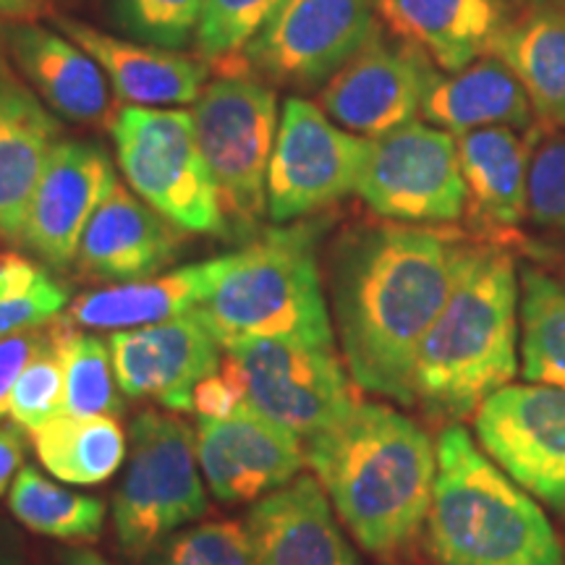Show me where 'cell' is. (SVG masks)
I'll return each instance as SVG.
<instances>
[{
	"mask_svg": "<svg viewBox=\"0 0 565 565\" xmlns=\"http://www.w3.org/2000/svg\"><path fill=\"white\" fill-rule=\"evenodd\" d=\"M471 242L395 221L343 228L324 257V288L341 356L359 391L414 406L422 341L454 291Z\"/></svg>",
	"mask_w": 565,
	"mask_h": 565,
	"instance_id": "6da1fadb",
	"label": "cell"
},
{
	"mask_svg": "<svg viewBox=\"0 0 565 565\" xmlns=\"http://www.w3.org/2000/svg\"><path fill=\"white\" fill-rule=\"evenodd\" d=\"M307 466L356 545L372 555L406 550L427 524L437 445L419 422L377 401H356L303 440Z\"/></svg>",
	"mask_w": 565,
	"mask_h": 565,
	"instance_id": "7a4b0ae2",
	"label": "cell"
},
{
	"mask_svg": "<svg viewBox=\"0 0 565 565\" xmlns=\"http://www.w3.org/2000/svg\"><path fill=\"white\" fill-rule=\"evenodd\" d=\"M519 267L508 246L471 242L454 291L422 341L414 406L458 424L519 374Z\"/></svg>",
	"mask_w": 565,
	"mask_h": 565,
	"instance_id": "3957f363",
	"label": "cell"
},
{
	"mask_svg": "<svg viewBox=\"0 0 565 565\" xmlns=\"http://www.w3.org/2000/svg\"><path fill=\"white\" fill-rule=\"evenodd\" d=\"M328 215L259 231L228 265L194 317L221 349L233 343L280 338L335 349L333 317L320 263Z\"/></svg>",
	"mask_w": 565,
	"mask_h": 565,
	"instance_id": "277c9868",
	"label": "cell"
},
{
	"mask_svg": "<svg viewBox=\"0 0 565 565\" xmlns=\"http://www.w3.org/2000/svg\"><path fill=\"white\" fill-rule=\"evenodd\" d=\"M437 475L424 536L440 565H565L540 503L461 424L437 435Z\"/></svg>",
	"mask_w": 565,
	"mask_h": 565,
	"instance_id": "5b68a950",
	"label": "cell"
},
{
	"mask_svg": "<svg viewBox=\"0 0 565 565\" xmlns=\"http://www.w3.org/2000/svg\"><path fill=\"white\" fill-rule=\"evenodd\" d=\"M192 121L231 238L257 236L267 217L278 92L252 74H217L194 103Z\"/></svg>",
	"mask_w": 565,
	"mask_h": 565,
	"instance_id": "8992f818",
	"label": "cell"
},
{
	"mask_svg": "<svg viewBox=\"0 0 565 565\" xmlns=\"http://www.w3.org/2000/svg\"><path fill=\"white\" fill-rule=\"evenodd\" d=\"M202 477L196 429L154 408L134 416L110 511L118 547L141 561L179 529L196 524L210 508Z\"/></svg>",
	"mask_w": 565,
	"mask_h": 565,
	"instance_id": "52a82bcc",
	"label": "cell"
},
{
	"mask_svg": "<svg viewBox=\"0 0 565 565\" xmlns=\"http://www.w3.org/2000/svg\"><path fill=\"white\" fill-rule=\"evenodd\" d=\"M126 186L186 233L231 238L192 110L129 105L110 126Z\"/></svg>",
	"mask_w": 565,
	"mask_h": 565,
	"instance_id": "ba28073f",
	"label": "cell"
},
{
	"mask_svg": "<svg viewBox=\"0 0 565 565\" xmlns=\"http://www.w3.org/2000/svg\"><path fill=\"white\" fill-rule=\"evenodd\" d=\"M377 0H282L217 74H252L273 87L322 89L377 30Z\"/></svg>",
	"mask_w": 565,
	"mask_h": 565,
	"instance_id": "9c48e42d",
	"label": "cell"
},
{
	"mask_svg": "<svg viewBox=\"0 0 565 565\" xmlns=\"http://www.w3.org/2000/svg\"><path fill=\"white\" fill-rule=\"evenodd\" d=\"M356 194L383 221L456 223L469 200L456 134L412 121L370 139Z\"/></svg>",
	"mask_w": 565,
	"mask_h": 565,
	"instance_id": "30bf717a",
	"label": "cell"
},
{
	"mask_svg": "<svg viewBox=\"0 0 565 565\" xmlns=\"http://www.w3.org/2000/svg\"><path fill=\"white\" fill-rule=\"evenodd\" d=\"M370 139L345 131L307 97L282 103L267 171V217L294 223L356 194Z\"/></svg>",
	"mask_w": 565,
	"mask_h": 565,
	"instance_id": "8fae6325",
	"label": "cell"
},
{
	"mask_svg": "<svg viewBox=\"0 0 565 565\" xmlns=\"http://www.w3.org/2000/svg\"><path fill=\"white\" fill-rule=\"evenodd\" d=\"M223 359L242 380L246 404L301 440L341 419L359 401L335 349L259 338L228 345Z\"/></svg>",
	"mask_w": 565,
	"mask_h": 565,
	"instance_id": "7c38bea8",
	"label": "cell"
},
{
	"mask_svg": "<svg viewBox=\"0 0 565 565\" xmlns=\"http://www.w3.org/2000/svg\"><path fill=\"white\" fill-rule=\"evenodd\" d=\"M475 433L521 490L565 515V387H500L477 408Z\"/></svg>",
	"mask_w": 565,
	"mask_h": 565,
	"instance_id": "4fadbf2b",
	"label": "cell"
},
{
	"mask_svg": "<svg viewBox=\"0 0 565 565\" xmlns=\"http://www.w3.org/2000/svg\"><path fill=\"white\" fill-rule=\"evenodd\" d=\"M440 68L422 47L377 26L364 47L324 87L317 105L341 129L374 139L416 121Z\"/></svg>",
	"mask_w": 565,
	"mask_h": 565,
	"instance_id": "5bb4252c",
	"label": "cell"
},
{
	"mask_svg": "<svg viewBox=\"0 0 565 565\" xmlns=\"http://www.w3.org/2000/svg\"><path fill=\"white\" fill-rule=\"evenodd\" d=\"M196 456L221 503H257L291 484L307 463L301 437L249 404L223 419H200Z\"/></svg>",
	"mask_w": 565,
	"mask_h": 565,
	"instance_id": "9a60e30c",
	"label": "cell"
},
{
	"mask_svg": "<svg viewBox=\"0 0 565 565\" xmlns=\"http://www.w3.org/2000/svg\"><path fill=\"white\" fill-rule=\"evenodd\" d=\"M108 349L126 398H150L173 414L192 412L194 387L221 372L223 349L196 317L110 333Z\"/></svg>",
	"mask_w": 565,
	"mask_h": 565,
	"instance_id": "2e32d148",
	"label": "cell"
},
{
	"mask_svg": "<svg viewBox=\"0 0 565 565\" xmlns=\"http://www.w3.org/2000/svg\"><path fill=\"white\" fill-rule=\"evenodd\" d=\"M116 181L100 145L61 139L34 189L21 246L51 270H66L76 263L89 217Z\"/></svg>",
	"mask_w": 565,
	"mask_h": 565,
	"instance_id": "e0dca14e",
	"label": "cell"
},
{
	"mask_svg": "<svg viewBox=\"0 0 565 565\" xmlns=\"http://www.w3.org/2000/svg\"><path fill=\"white\" fill-rule=\"evenodd\" d=\"M244 524L252 565H362L315 475L252 503Z\"/></svg>",
	"mask_w": 565,
	"mask_h": 565,
	"instance_id": "ac0fdd59",
	"label": "cell"
},
{
	"mask_svg": "<svg viewBox=\"0 0 565 565\" xmlns=\"http://www.w3.org/2000/svg\"><path fill=\"white\" fill-rule=\"evenodd\" d=\"M183 242L186 231L116 181L84 228L76 267L84 278L110 286L152 278L175 263Z\"/></svg>",
	"mask_w": 565,
	"mask_h": 565,
	"instance_id": "d6986e66",
	"label": "cell"
},
{
	"mask_svg": "<svg viewBox=\"0 0 565 565\" xmlns=\"http://www.w3.org/2000/svg\"><path fill=\"white\" fill-rule=\"evenodd\" d=\"M466 181V212L482 242L524 246L519 225L526 217L529 160L534 126L515 131L508 126L463 131L456 137Z\"/></svg>",
	"mask_w": 565,
	"mask_h": 565,
	"instance_id": "ffe728a7",
	"label": "cell"
},
{
	"mask_svg": "<svg viewBox=\"0 0 565 565\" xmlns=\"http://www.w3.org/2000/svg\"><path fill=\"white\" fill-rule=\"evenodd\" d=\"M51 21L61 34L74 40L97 61L118 100L137 108H173L196 103L207 87L210 63H204L196 53L186 55L141 45L71 17H53Z\"/></svg>",
	"mask_w": 565,
	"mask_h": 565,
	"instance_id": "44dd1931",
	"label": "cell"
},
{
	"mask_svg": "<svg viewBox=\"0 0 565 565\" xmlns=\"http://www.w3.org/2000/svg\"><path fill=\"white\" fill-rule=\"evenodd\" d=\"M6 42L21 76L55 116L74 124L113 126L108 76L84 47L40 24H13Z\"/></svg>",
	"mask_w": 565,
	"mask_h": 565,
	"instance_id": "7402d4cb",
	"label": "cell"
},
{
	"mask_svg": "<svg viewBox=\"0 0 565 565\" xmlns=\"http://www.w3.org/2000/svg\"><path fill=\"white\" fill-rule=\"evenodd\" d=\"M58 141V116L0 63V238L9 244L21 246L34 189Z\"/></svg>",
	"mask_w": 565,
	"mask_h": 565,
	"instance_id": "603a6c76",
	"label": "cell"
},
{
	"mask_svg": "<svg viewBox=\"0 0 565 565\" xmlns=\"http://www.w3.org/2000/svg\"><path fill=\"white\" fill-rule=\"evenodd\" d=\"M225 265H228V254L175 267L162 275L158 273L152 278L95 288L68 301L63 317L74 328L92 330V333H118V330L175 320V317L194 312L207 299Z\"/></svg>",
	"mask_w": 565,
	"mask_h": 565,
	"instance_id": "cb8c5ba5",
	"label": "cell"
},
{
	"mask_svg": "<svg viewBox=\"0 0 565 565\" xmlns=\"http://www.w3.org/2000/svg\"><path fill=\"white\" fill-rule=\"evenodd\" d=\"M513 13L511 0H377L387 32L422 47L445 74L490 55Z\"/></svg>",
	"mask_w": 565,
	"mask_h": 565,
	"instance_id": "d4e9b609",
	"label": "cell"
},
{
	"mask_svg": "<svg viewBox=\"0 0 565 565\" xmlns=\"http://www.w3.org/2000/svg\"><path fill=\"white\" fill-rule=\"evenodd\" d=\"M490 53L519 76L536 124L565 129V0L515 11Z\"/></svg>",
	"mask_w": 565,
	"mask_h": 565,
	"instance_id": "484cf974",
	"label": "cell"
},
{
	"mask_svg": "<svg viewBox=\"0 0 565 565\" xmlns=\"http://www.w3.org/2000/svg\"><path fill=\"white\" fill-rule=\"evenodd\" d=\"M424 121L450 134H463L487 126H508L529 131L536 124L519 76L498 55H482L456 74L435 82L422 105Z\"/></svg>",
	"mask_w": 565,
	"mask_h": 565,
	"instance_id": "4316f807",
	"label": "cell"
},
{
	"mask_svg": "<svg viewBox=\"0 0 565 565\" xmlns=\"http://www.w3.org/2000/svg\"><path fill=\"white\" fill-rule=\"evenodd\" d=\"M30 437L47 475L71 487L108 482L129 456V437L116 416L61 414Z\"/></svg>",
	"mask_w": 565,
	"mask_h": 565,
	"instance_id": "83f0119b",
	"label": "cell"
},
{
	"mask_svg": "<svg viewBox=\"0 0 565 565\" xmlns=\"http://www.w3.org/2000/svg\"><path fill=\"white\" fill-rule=\"evenodd\" d=\"M521 372L526 383L565 387V286L545 267L519 270Z\"/></svg>",
	"mask_w": 565,
	"mask_h": 565,
	"instance_id": "f1b7e54d",
	"label": "cell"
},
{
	"mask_svg": "<svg viewBox=\"0 0 565 565\" xmlns=\"http://www.w3.org/2000/svg\"><path fill=\"white\" fill-rule=\"evenodd\" d=\"M9 511L30 532L63 542H95L108 519L105 500L51 482L34 466H21L13 479Z\"/></svg>",
	"mask_w": 565,
	"mask_h": 565,
	"instance_id": "f546056e",
	"label": "cell"
},
{
	"mask_svg": "<svg viewBox=\"0 0 565 565\" xmlns=\"http://www.w3.org/2000/svg\"><path fill=\"white\" fill-rule=\"evenodd\" d=\"M63 364V414L68 416H118L124 393L118 387L108 341L92 330L74 328L66 317L55 320Z\"/></svg>",
	"mask_w": 565,
	"mask_h": 565,
	"instance_id": "4dcf8cb0",
	"label": "cell"
},
{
	"mask_svg": "<svg viewBox=\"0 0 565 565\" xmlns=\"http://www.w3.org/2000/svg\"><path fill=\"white\" fill-rule=\"evenodd\" d=\"M207 0H113L110 24L126 40L162 51L194 45Z\"/></svg>",
	"mask_w": 565,
	"mask_h": 565,
	"instance_id": "1f68e13d",
	"label": "cell"
},
{
	"mask_svg": "<svg viewBox=\"0 0 565 565\" xmlns=\"http://www.w3.org/2000/svg\"><path fill=\"white\" fill-rule=\"evenodd\" d=\"M141 565H252L244 521H202L162 540L141 557Z\"/></svg>",
	"mask_w": 565,
	"mask_h": 565,
	"instance_id": "d6a6232c",
	"label": "cell"
},
{
	"mask_svg": "<svg viewBox=\"0 0 565 565\" xmlns=\"http://www.w3.org/2000/svg\"><path fill=\"white\" fill-rule=\"evenodd\" d=\"M55 320L47 324L45 341L24 366L11 393V419L26 435L38 433L63 414V364Z\"/></svg>",
	"mask_w": 565,
	"mask_h": 565,
	"instance_id": "836d02e7",
	"label": "cell"
},
{
	"mask_svg": "<svg viewBox=\"0 0 565 565\" xmlns=\"http://www.w3.org/2000/svg\"><path fill=\"white\" fill-rule=\"evenodd\" d=\"M280 3L282 0H207L194 53L210 63V68L236 58Z\"/></svg>",
	"mask_w": 565,
	"mask_h": 565,
	"instance_id": "e575fe53",
	"label": "cell"
},
{
	"mask_svg": "<svg viewBox=\"0 0 565 565\" xmlns=\"http://www.w3.org/2000/svg\"><path fill=\"white\" fill-rule=\"evenodd\" d=\"M526 217L540 228L565 233V129L534 124Z\"/></svg>",
	"mask_w": 565,
	"mask_h": 565,
	"instance_id": "d590c367",
	"label": "cell"
},
{
	"mask_svg": "<svg viewBox=\"0 0 565 565\" xmlns=\"http://www.w3.org/2000/svg\"><path fill=\"white\" fill-rule=\"evenodd\" d=\"M66 307L68 291L55 278L30 296L0 301V341L53 322L55 317L66 312Z\"/></svg>",
	"mask_w": 565,
	"mask_h": 565,
	"instance_id": "8d00e7d4",
	"label": "cell"
},
{
	"mask_svg": "<svg viewBox=\"0 0 565 565\" xmlns=\"http://www.w3.org/2000/svg\"><path fill=\"white\" fill-rule=\"evenodd\" d=\"M242 404H246L244 385L225 359L221 372L202 380L192 395V412L200 414V419H223V416H231Z\"/></svg>",
	"mask_w": 565,
	"mask_h": 565,
	"instance_id": "74e56055",
	"label": "cell"
},
{
	"mask_svg": "<svg viewBox=\"0 0 565 565\" xmlns=\"http://www.w3.org/2000/svg\"><path fill=\"white\" fill-rule=\"evenodd\" d=\"M47 324L0 341V424L6 422V416H11L13 385H17L24 366L32 362V356L38 353L42 341H45Z\"/></svg>",
	"mask_w": 565,
	"mask_h": 565,
	"instance_id": "f35d334b",
	"label": "cell"
},
{
	"mask_svg": "<svg viewBox=\"0 0 565 565\" xmlns=\"http://www.w3.org/2000/svg\"><path fill=\"white\" fill-rule=\"evenodd\" d=\"M21 466H24V429L0 424V498L9 494Z\"/></svg>",
	"mask_w": 565,
	"mask_h": 565,
	"instance_id": "ab89813d",
	"label": "cell"
},
{
	"mask_svg": "<svg viewBox=\"0 0 565 565\" xmlns=\"http://www.w3.org/2000/svg\"><path fill=\"white\" fill-rule=\"evenodd\" d=\"M53 17V0H0V19L13 24H38V19Z\"/></svg>",
	"mask_w": 565,
	"mask_h": 565,
	"instance_id": "60d3db41",
	"label": "cell"
},
{
	"mask_svg": "<svg viewBox=\"0 0 565 565\" xmlns=\"http://www.w3.org/2000/svg\"><path fill=\"white\" fill-rule=\"evenodd\" d=\"M0 565H24V540L3 515H0Z\"/></svg>",
	"mask_w": 565,
	"mask_h": 565,
	"instance_id": "b9f144b4",
	"label": "cell"
},
{
	"mask_svg": "<svg viewBox=\"0 0 565 565\" xmlns=\"http://www.w3.org/2000/svg\"><path fill=\"white\" fill-rule=\"evenodd\" d=\"M536 257H540V267L553 273L557 280L565 286V244H534Z\"/></svg>",
	"mask_w": 565,
	"mask_h": 565,
	"instance_id": "7bdbcfd3",
	"label": "cell"
},
{
	"mask_svg": "<svg viewBox=\"0 0 565 565\" xmlns=\"http://www.w3.org/2000/svg\"><path fill=\"white\" fill-rule=\"evenodd\" d=\"M61 561H63V565H116V563H110L108 557L100 555V553H95V550H89V547H68V550H63Z\"/></svg>",
	"mask_w": 565,
	"mask_h": 565,
	"instance_id": "ee69618b",
	"label": "cell"
},
{
	"mask_svg": "<svg viewBox=\"0 0 565 565\" xmlns=\"http://www.w3.org/2000/svg\"><path fill=\"white\" fill-rule=\"evenodd\" d=\"M513 3V9L519 11V9H524V6H532V3H545V0H511Z\"/></svg>",
	"mask_w": 565,
	"mask_h": 565,
	"instance_id": "f6af8a7d",
	"label": "cell"
}]
</instances>
